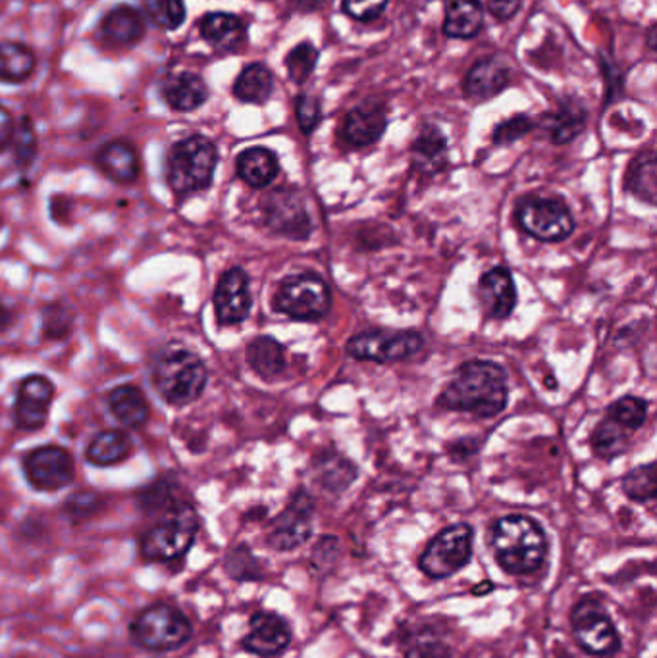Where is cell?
Wrapping results in <instances>:
<instances>
[{
	"instance_id": "obj_21",
	"label": "cell",
	"mask_w": 657,
	"mask_h": 658,
	"mask_svg": "<svg viewBox=\"0 0 657 658\" xmlns=\"http://www.w3.org/2000/svg\"><path fill=\"white\" fill-rule=\"evenodd\" d=\"M101 33L112 47H132L145 35L142 14L134 7L120 4L102 20Z\"/></svg>"
},
{
	"instance_id": "obj_53",
	"label": "cell",
	"mask_w": 657,
	"mask_h": 658,
	"mask_svg": "<svg viewBox=\"0 0 657 658\" xmlns=\"http://www.w3.org/2000/svg\"><path fill=\"white\" fill-rule=\"evenodd\" d=\"M12 322H14L12 312H10V310L7 309L2 302H0V334H2V332H7L10 325H12Z\"/></svg>"
},
{
	"instance_id": "obj_3",
	"label": "cell",
	"mask_w": 657,
	"mask_h": 658,
	"mask_svg": "<svg viewBox=\"0 0 657 658\" xmlns=\"http://www.w3.org/2000/svg\"><path fill=\"white\" fill-rule=\"evenodd\" d=\"M199 527L201 520L193 504L180 503L140 537V557L149 565L183 562L196 545Z\"/></svg>"
},
{
	"instance_id": "obj_29",
	"label": "cell",
	"mask_w": 657,
	"mask_h": 658,
	"mask_svg": "<svg viewBox=\"0 0 657 658\" xmlns=\"http://www.w3.org/2000/svg\"><path fill=\"white\" fill-rule=\"evenodd\" d=\"M656 176V153L654 150L641 153L626 170L625 189L636 199L654 207L657 193Z\"/></svg>"
},
{
	"instance_id": "obj_2",
	"label": "cell",
	"mask_w": 657,
	"mask_h": 658,
	"mask_svg": "<svg viewBox=\"0 0 657 658\" xmlns=\"http://www.w3.org/2000/svg\"><path fill=\"white\" fill-rule=\"evenodd\" d=\"M488 545L501 572L508 576H533L546 565L549 553L544 527L524 514H509L493 522Z\"/></svg>"
},
{
	"instance_id": "obj_50",
	"label": "cell",
	"mask_w": 657,
	"mask_h": 658,
	"mask_svg": "<svg viewBox=\"0 0 657 658\" xmlns=\"http://www.w3.org/2000/svg\"><path fill=\"white\" fill-rule=\"evenodd\" d=\"M390 0H344V12L357 22H370L382 14Z\"/></svg>"
},
{
	"instance_id": "obj_32",
	"label": "cell",
	"mask_w": 657,
	"mask_h": 658,
	"mask_svg": "<svg viewBox=\"0 0 657 658\" xmlns=\"http://www.w3.org/2000/svg\"><path fill=\"white\" fill-rule=\"evenodd\" d=\"M314 478L328 493H344L357 478V466L337 453H330L314 462Z\"/></svg>"
},
{
	"instance_id": "obj_11",
	"label": "cell",
	"mask_w": 657,
	"mask_h": 658,
	"mask_svg": "<svg viewBox=\"0 0 657 658\" xmlns=\"http://www.w3.org/2000/svg\"><path fill=\"white\" fill-rule=\"evenodd\" d=\"M314 527V499L307 489H298L276 516L267 532V545L278 553H291L305 545Z\"/></svg>"
},
{
	"instance_id": "obj_22",
	"label": "cell",
	"mask_w": 657,
	"mask_h": 658,
	"mask_svg": "<svg viewBox=\"0 0 657 658\" xmlns=\"http://www.w3.org/2000/svg\"><path fill=\"white\" fill-rule=\"evenodd\" d=\"M509 83V68L498 58H486L470 68L465 79V93L475 101H486L500 94Z\"/></svg>"
},
{
	"instance_id": "obj_36",
	"label": "cell",
	"mask_w": 657,
	"mask_h": 658,
	"mask_svg": "<svg viewBox=\"0 0 657 658\" xmlns=\"http://www.w3.org/2000/svg\"><path fill=\"white\" fill-rule=\"evenodd\" d=\"M447 141L436 125H424L413 145V160L423 171H438L446 164Z\"/></svg>"
},
{
	"instance_id": "obj_47",
	"label": "cell",
	"mask_w": 657,
	"mask_h": 658,
	"mask_svg": "<svg viewBox=\"0 0 657 658\" xmlns=\"http://www.w3.org/2000/svg\"><path fill=\"white\" fill-rule=\"evenodd\" d=\"M339 557V542L334 535H322L311 553V568L313 572H330L336 566Z\"/></svg>"
},
{
	"instance_id": "obj_40",
	"label": "cell",
	"mask_w": 657,
	"mask_h": 658,
	"mask_svg": "<svg viewBox=\"0 0 657 658\" xmlns=\"http://www.w3.org/2000/svg\"><path fill=\"white\" fill-rule=\"evenodd\" d=\"M623 493L634 503H649L656 499V465L636 466L626 473L623 481Z\"/></svg>"
},
{
	"instance_id": "obj_15",
	"label": "cell",
	"mask_w": 657,
	"mask_h": 658,
	"mask_svg": "<svg viewBox=\"0 0 657 658\" xmlns=\"http://www.w3.org/2000/svg\"><path fill=\"white\" fill-rule=\"evenodd\" d=\"M293 642L290 622L275 611H257L249 618V634L240 642L245 653L258 658L282 657Z\"/></svg>"
},
{
	"instance_id": "obj_55",
	"label": "cell",
	"mask_w": 657,
	"mask_h": 658,
	"mask_svg": "<svg viewBox=\"0 0 657 658\" xmlns=\"http://www.w3.org/2000/svg\"><path fill=\"white\" fill-rule=\"evenodd\" d=\"M654 33H656V27L652 25V30H649V47H656V41H654Z\"/></svg>"
},
{
	"instance_id": "obj_6",
	"label": "cell",
	"mask_w": 657,
	"mask_h": 658,
	"mask_svg": "<svg viewBox=\"0 0 657 658\" xmlns=\"http://www.w3.org/2000/svg\"><path fill=\"white\" fill-rule=\"evenodd\" d=\"M207 368L196 353L174 345L155 360L153 381L166 403L174 406L193 403L207 388Z\"/></svg>"
},
{
	"instance_id": "obj_25",
	"label": "cell",
	"mask_w": 657,
	"mask_h": 658,
	"mask_svg": "<svg viewBox=\"0 0 657 658\" xmlns=\"http://www.w3.org/2000/svg\"><path fill=\"white\" fill-rule=\"evenodd\" d=\"M403 658H454V647L436 627L419 626L408 629L401 639Z\"/></svg>"
},
{
	"instance_id": "obj_23",
	"label": "cell",
	"mask_w": 657,
	"mask_h": 658,
	"mask_svg": "<svg viewBox=\"0 0 657 658\" xmlns=\"http://www.w3.org/2000/svg\"><path fill=\"white\" fill-rule=\"evenodd\" d=\"M485 24V9L480 0H447L444 33L454 40H472Z\"/></svg>"
},
{
	"instance_id": "obj_9",
	"label": "cell",
	"mask_w": 657,
	"mask_h": 658,
	"mask_svg": "<svg viewBox=\"0 0 657 658\" xmlns=\"http://www.w3.org/2000/svg\"><path fill=\"white\" fill-rule=\"evenodd\" d=\"M332 294L324 279L316 274H296L283 279L275 297V310L299 322H316L326 316Z\"/></svg>"
},
{
	"instance_id": "obj_13",
	"label": "cell",
	"mask_w": 657,
	"mask_h": 658,
	"mask_svg": "<svg viewBox=\"0 0 657 658\" xmlns=\"http://www.w3.org/2000/svg\"><path fill=\"white\" fill-rule=\"evenodd\" d=\"M263 216L270 232L290 239H309L313 222L309 218L305 202L293 189H276L263 201Z\"/></svg>"
},
{
	"instance_id": "obj_17",
	"label": "cell",
	"mask_w": 657,
	"mask_h": 658,
	"mask_svg": "<svg viewBox=\"0 0 657 658\" xmlns=\"http://www.w3.org/2000/svg\"><path fill=\"white\" fill-rule=\"evenodd\" d=\"M253 299L247 271L235 266L220 278L214 291V312L220 325H237L249 317Z\"/></svg>"
},
{
	"instance_id": "obj_30",
	"label": "cell",
	"mask_w": 657,
	"mask_h": 658,
	"mask_svg": "<svg viewBox=\"0 0 657 658\" xmlns=\"http://www.w3.org/2000/svg\"><path fill=\"white\" fill-rule=\"evenodd\" d=\"M132 453V439L120 430H107L94 435L87 447V460L94 466H114L124 462Z\"/></svg>"
},
{
	"instance_id": "obj_44",
	"label": "cell",
	"mask_w": 657,
	"mask_h": 658,
	"mask_svg": "<svg viewBox=\"0 0 657 658\" xmlns=\"http://www.w3.org/2000/svg\"><path fill=\"white\" fill-rule=\"evenodd\" d=\"M316 63H319V51L314 48L313 43L305 41V43H299L298 47L288 55L286 68L290 71V78L301 86L313 76Z\"/></svg>"
},
{
	"instance_id": "obj_12",
	"label": "cell",
	"mask_w": 657,
	"mask_h": 658,
	"mask_svg": "<svg viewBox=\"0 0 657 658\" xmlns=\"http://www.w3.org/2000/svg\"><path fill=\"white\" fill-rule=\"evenodd\" d=\"M423 347V335L416 332L372 330L352 337L347 343V353L357 360L386 365V363H400L415 357Z\"/></svg>"
},
{
	"instance_id": "obj_42",
	"label": "cell",
	"mask_w": 657,
	"mask_h": 658,
	"mask_svg": "<svg viewBox=\"0 0 657 658\" xmlns=\"http://www.w3.org/2000/svg\"><path fill=\"white\" fill-rule=\"evenodd\" d=\"M102 509H104V497L97 493V491H91V489L74 493L64 503V514L76 524L93 518Z\"/></svg>"
},
{
	"instance_id": "obj_54",
	"label": "cell",
	"mask_w": 657,
	"mask_h": 658,
	"mask_svg": "<svg viewBox=\"0 0 657 658\" xmlns=\"http://www.w3.org/2000/svg\"><path fill=\"white\" fill-rule=\"evenodd\" d=\"M493 589H495L493 581H480V585H477V588L472 589V595L485 596L488 595V593H492Z\"/></svg>"
},
{
	"instance_id": "obj_20",
	"label": "cell",
	"mask_w": 657,
	"mask_h": 658,
	"mask_svg": "<svg viewBox=\"0 0 657 658\" xmlns=\"http://www.w3.org/2000/svg\"><path fill=\"white\" fill-rule=\"evenodd\" d=\"M97 166L107 178L116 183H134L140 178V156L132 143L110 141L97 155Z\"/></svg>"
},
{
	"instance_id": "obj_34",
	"label": "cell",
	"mask_w": 657,
	"mask_h": 658,
	"mask_svg": "<svg viewBox=\"0 0 657 658\" xmlns=\"http://www.w3.org/2000/svg\"><path fill=\"white\" fill-rule=\"evenodd\" d=\"M584 124H587V110L582 109V104H561V109L557 112L544 116L542 127L556 145H564L575 140L584 130Z\"/></svg>"
},
{
	"instance_id": "obj_37",
	"label": "cell",
	"mask_w": 657,
	"mask_h": 658,
	"mask_svg": "<svg viewBox=\"0 0 657 658\" xmlns=\"http://www.w3.org/2000/svg\"><path fill=\"white\" fill-rule=\"evenodd\" d=\"M224 572L230 580L237 583H249V581H263L267 578L265 566L260 558L247 545H235L234 549L227 550L224 557Z\"/></svg>"
},
{
	"instance_id": "obj_45",
	"label": "cell",
	"mask_w": 657,
	"mask_h": 658,
	"mask_svg": "<svg viewBox=\"0 0 657 658\" xmlns=\"http://www.w3.org/2000/svg\"><path fill=\"white\" fill-rule=\"evenodd\" d=\"M147 14L163 30H178L186 20V7L181 0H143Z\"/></svg>"
},
{
	"instance_id": "obj_8",
	"label": "cell",
	"mask_w": 657,
	"mask_h": 658,
	"mask_svg": "<svg viewBox=\"0 0 657 658\" xmlns=\"http://www.w3.org/2000/svg\"><path fill=\"white\" fill-rule=\"evenodd\" d=\"M475 555V527L452 524L432 537L419 557V570L432 581L449 580L467 568Z\"/></svg>"
},
{
	"instance_id": "obj_46",
	"label": "cell",
	"mask_w": 657,
	"mask_h": 658,
	"mask_svg": "<svg viewBox=\"0 0 657 658\" xmlns=\"http://www.w3.org/2000/svg\"><path fill=\"white\" fill-rule=\"evenodd\" d=\"M12 141H14V158H16L18 166L22 170L30 168L37 156V137H35V130H33L30 118H24L18 127H14Z\"/></svg>"
},
{
	"instance_id": "obj_26",
	"label": "cell",
	"mask_w": 657,
	"mask_h": 658,
	"mask_svg": "<svg viewBox=\"0 0 657 658\" xmlns=\"http://www.w3.org/2000/svg\"><path fill=\"white\" fill-rule=\"evenodd\" d=\"M163 93L168 107L178 112L197 110L209 99L207 83L197 74H189V71L166 79Z\"/></svg>"
},
{
	"instance_id": "obj_5",
	"label": "cell",
	"mask_w": 657,
	"mask_h": 658,
	"mask_svg": "<svg viewBox=\"0 0 657 658\" xmlns=\"http://www.w3.org/2000/svg\"><path fill=\"white\" fill-rule=\"evenodd\" d=\"M219 164V150L211 140L193 135L176 143L166 158V181L178 197H191L209 189Z\"/></svg>"
},
{
	"instance_id": "obj_43",
	"label": "cell",
	"mask_w": 657,
	"mask_h": 658,
	"mask_svg": "<svg viewBox=\"0 0 657 658\" xmlns=\"http://www.w3.org/2000/svg\"><path fill=\"white\" fill-rule=\"evenodd\" d=\"M608 414L626 430H638L646 422L648 403L638 397H623L611 404Z\"/></svg>"
},
{
	"instance_id": "obj_39",
	"label": "cell",
	"mask_w": 657,
	"mask_h": 658,
	"mask_svg": "<svg viewBox=\"0 0 657 658\" xmlns=\"http://www.w3.org/2000/svg\"><path fill=\"white\" fill-rule=\"evenodd\" d=\"M137 503H140V509H143L147 514H165V512L172 511L174 506H178L183 501L176 499L174 481L168 480V478H160V480L153 481L147 488L140 489Z\"/></svg>"
},
{
	"instance_id": "obj_10",
	"label": "cell",
	"mask_w": 657,
	"mask_h": 658,
	"mask_svg": "<svg viewBox=\"0 0 657 658\" xmlns=\"http://www.w3.org/2000/svg\"><path fill=\"white\" fill-rule=\"evenodd\" d=\"M516 224L544 243H559L575 232V220L564 202L546 197H526L516 204Z\"/></svg>"
},
{
	"instance_id": "obj_16",
	"label": "cell",
	"mask_w": 657,
	"mask_h": 658,
	"mask_svg": "<svg viewBox=\"0 0 657 658\" xmlns=\"http://www.w3.org/2000/svg\"><path fill=\"white\" fill-rule=\"evenodd\" d=\"M55 397V386L45 376H27L20 381L14 424L22 432H37L47 424L48 409Z\"/></svg>"
},
{
	"instance_id": "obj_51",
	"label": "cell",
	"mask_w": 657,
	"mask_h": 658,
	"mask_svg": "<svg viewBox=\"0 0 657 658\" xmlns=\"http://www.w3.org/2000/svg\"><path fill=\"white\" fill-rule=\"evenodd\" d=\"M521 9V0H488V10L492 12L498 20H509Z\"/></svg>"
},
{
	"instance_id": "obj_1",
	"label": "cell",
	"mask_w": 657,
	"mask_h": 658,
	"mask_svg": "<svg viewBox=\"0 0 657 658\" xmlns=\"http://www.w3.org/2000/svg\"><path fill=\"white\" fill-rule=\"evenodd\" d=\"M508 376L490 360H469L457 368L454 380L439 393V409L469 412L478 419H493L508 406Z\"/></svg>"
},
{
	"instance_id": "obj_41",
	"label": "cell",
	"mask_w": 657,
	"mask_h": 658,
	"mask_svg": "<svg viewBox=\"0 0 657 658\" xmlns=\"http://www.w3.org/2000/svg\"><path fill=\"white\" fill-rule=\"evenodd\" d=\"M74 325V312L64 302H51L43 309V334L51 342L68 337Z\"/></svg>"
},
{
	"instance_id": "obj_35",
	"label": "cell",
	"mask_w": 657,
	"mask_h": 658,
	"mask_svg": "<svg viewBox=\"0 0 657 658\" xmlns=\"http://www.w3.org/2000/svg\"><path fill=\"white\" fill-rule=\"evenodd\" d=\"M275 89V78L263 64H250L235 79L234 94L242 102L265 104Z\"/></svg>"
},
{
	"instance_id": "obj_27",
	"label": "cell",
	"mask_w": 657,
	"mask_h": 658,
	"mask_svg": "<svg viewBox=\"0 0 657 658\" xmlns=\"http://www.w3.org/2000/svg\"><path fill=\"white\" fill-rule=\"evenodd\" d=\"M110 412L125 427H142L149 420L147 397L135 386H120L109 395Z\"/></svg>"
},
{
	"instance_id": "obj_38",
	"label": "cell",
	"mask_w": 657,
	"mask_h": 658,
	"mask_svg": "<svg viewBox=\"0 0 657 658\" xmlns=\"http://www.w3.org/2000/svg\"><path fill=\"white\" fill-rule=\"evenodd\" d=\"M626 447H628V430L617 424L615 420L608 416L595 426L594 434H592L594 455L603 460H611V458L623 455Z\"/></svg>"
},
{
	"instance_id": "obj_14",
	"label": "cell",
	"mask_w": 657,
	"mask_h": 658,
	"mask_svg": "<svg viewBox=\"0 0 657 658\" xmlns=\"http://www.w3.org/2000/svg\"><path fill=\"white\" fill-rule=\"evenodd\" d=\"M24 473L33 489L58 491L74 481L76 465L68 450L56 445H45L33 449L25 457Z\"/></svg>"
},
{
	"instance_id": "obj_28",
	"label": "cell",
	"mask_w": 657,
	"mask_h": 658,
	"mask_svg": "<svg viewBox=\"0 0 657 658\" xmlns=\"http://www.w3.org/2000/svg\"><path fill=\"white\" fill-rule=\"evenodd\" d=\"M201 35L207 43L220 51H235L245 43V25L242 20L224 12H212L201 22Z\"/></svg>"
},
{
	"instance_id": "obj_33",
	"label": "cell",
	"mask_w": 657,
	"mask_h": 658,
	"mask_svg": "<svg viewBox=\"0 0 657 658\" xmlns=\"http://www.w3.org/2000/svg\"><path fill=\"white\" fill-rule=\"evenodd\" d=\"M247 363L260 378H265V380L275 378L286 368L283 347L276 342L275 337L260 335L257 339H253L247 347Z\"/></svg>"
},
{
	"instance_id": "obj_7",
	"label": "cell",
	"mask_w": 657,
	"mask_h": 658,
	"mask_svg": "<svg viewBox=\"0 0 657 658\" xmlns=\"http://www.w3.org/2000/svg\"><path fill=\"white\" fill-rule=\"evenodd\" d=\"M569 626L580 650L595 658H613L621 650V635L602 595L588 593L572 604Z\"/></svg>"
},
{
	"instance_id": "obj_48",
	"label": "cell",
	"mask_w": 657,
	"mask_h": 658,
	"mask_svg": "<svg viewBox=\"0 0 657 658\" xmlns=\"http://www.w3.org/2000/svg\"><path fill=\"white\" fill-rule=\"evenodd\" d=\"M531 130H533L531 118L523 116V114H521V116L509 118V120L501 122V124L495 127V132H493V143H495V145H511V143H515L516 140L524 137Z\"/></svg>"
},
{
	"instance_id": "obj_18",
	"label": "cell",
	"mask_w": 657,
	"mask_h": 658,
	"mask_svg": "<svg viewBox=\"0 0 657 658\" xmlns=\"http://www.w3.org/2000/svg\"><path fill=\"white\" fill-rule=\"evenodd\" d=\"M478 297L488 316L493 320L511 316L516 306V289L509 268L495 266L486 271L478 283Z\"/></svg>"
},
{
	"instance_id": "obj_31",
	"label": "cell",
	"mask_w": 657,
	"mask_h": 658,
	"mask_svg": "<svg viewBox=\"0 0 657 658\" xmlns=\"http://www.w3.org/2000/svg\"><path fill=\"white\" fill-rule=\"evenodd\" d=\"M37 60L30 48L14 43L0 41V81L24 83L32 78Z\"/></svg>"
},
{
	"instance_id": "obj_52",
	"label": "cell",
	"mask_w": 657,
	"mask_h": 658,
	"mask_svg": "<svg viewBox=\"0 0 657 658\" xmlns=\"http://www.w3.org/2000/svg\"><path fill=\"white\" fill-rule=\"evenodd\" d=\"M14 137V120L10 116L9 110L0 107V150L9 147Z\"/></svg>"
},
{
	"instance_id": "obj_49",
	"label": "cell",
	"mask_w": 657,
	"mask_h": 658,
	"mask_svg": "<svg viewBox=\"0 0 657 658\" xmlns=\"http://www.w3.org/2000/svg\"><path fill=\"white\" fill-rule=\"evenodd\" d=\"M296 112H298L299 127L305 135L313 133L316 125L321 124V104L311 94H299Z\"/></svg>"
},
{
	"instance_id": "obj_19",
	"label": "cell",
	"mask_w": 657,
	"mask_h": 658,
	"mask_svg": "<svg viewBox=\"0 0 657 658\" xmlns=\"http://www.w3.org/2000/svg\"><path fill=\"white\" fill-rule=\"evenodd\" d=\"M386 125L388 116L380 102H360L345 116L344 140L352 147H368L382 137Z\"/></svg>"
},
{
	"instance_id": "obj_4",
	"label": "cell",
	"mask_w": 657,
	"mask_h": 658,
	"mask_svg": "<svg viewBox=\"0 0 657 658\" xmlns=\"http://www.w3.org/2000/svg\"><path fill=\"white\" fill-rule=\"evenodd\" d=\"M130 637L140 649L170 653L191 642L193 624L180 606L158 601L135 614L130 624Z\"/></svg>"
},
{
	"instance_id": "obj_24",
	"label": "cell",
	"mask_w": 657,
	"mask_h": 658,
	"mask_svg": "<svg viewBox=\"0 0 657 658\" xmlns=\"http://www.w3.org/2000/svg\"><path fill=\"white\" fill-rule=\"evenodd\" d=\"M280 171L278 156L265 147H253L237 156V176L255 189H263L275 181Z\"/></svg>"
}]
</instances>
